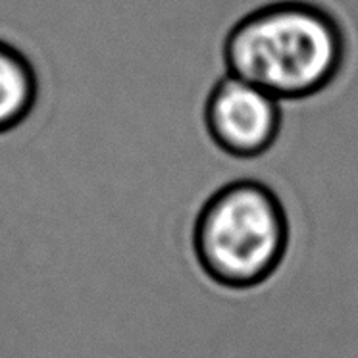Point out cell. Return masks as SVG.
<instances>
[{
	"label": "cell",
	"mask_w": 358,
	"mask_h": 358,
	"mask_svg": "<svg viewBox=\"0 0 358 358\" xmlns=\"http://www.w3.org/2000/svg\"><path fill=\"white\" fill-rule=\"evenodd\" d=\"M291 224L278 193L264 181L237 179L208 196L193 227V250L220 287L247 291L280 270Z\"/></svg>",
	"instance_id": "7a4b0ae2"
},
{
	"label": "cell",
	"mask_w": 358,
	"mask_h": 358,
	"mask_svg": "<svg viewBox=\"0 0 358 358\" xmlns=\"http://www.w3.org/2000/svg\"><path fill=\"white\" fill-rule=\"evenodd\" d=\"M39 99V78L20 48L0 39V135L31 116Z\"/></svg>",
	"instance_id": "277c9868"
},
{
	"label": "cell",
	"mask_w": 358,
	"mask_h": 358,
	"mask_svg": "<svg viewBox=\"0 0 358 358\" xmlns=\"http://www.w3.org/2000/svg\"><path fill=\"white\" fill-rule=\"evenodd\" d=\"M283 125L281 102L249 81L226 73L204 102V127L216 147L239 160L264 156Z\"/></svg>",
	"instance_id": "3957f363"
},
{
	"label": "cell",
	"mask_w": 358,
	"mask_h": 358,
	"mask_svg": "<svg viewBox=\"0 0 358 358\" xmlns=\"http://www.w3.org/2000/svg\"><path fill=\"white\" fill-rule=\"evenodd\" d=\"M226 73L278 101H306L339 79L349 37L334 12L312 0H275L243 16L222 48Z\"/></svg>",
	"instance_id": "6da1fadb"
}]
</instances>
